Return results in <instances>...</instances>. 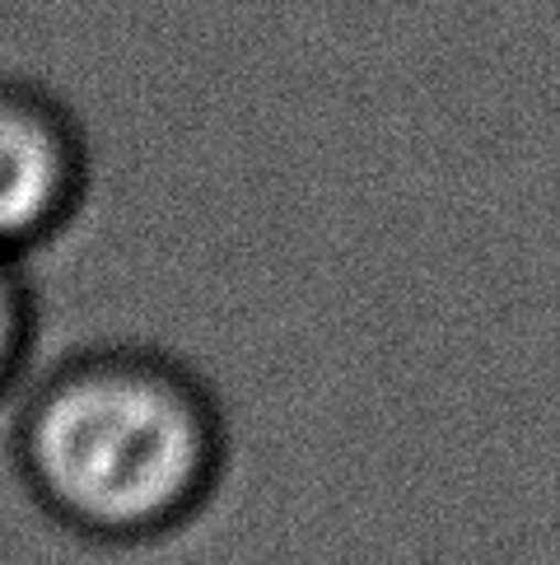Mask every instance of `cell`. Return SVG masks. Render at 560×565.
Segmentation results:
<instances>
[{
    "mask_svg": "<svg viewBox=\"0 0 560 565\" xmlns=\"http://www.w3.org/2000/svg\"><path fill=\"white\" fill-rule=\"evenodd\" d=\"M62 196V150L24 113L0 108V244L43 225Z\"/></svg>",
    "mask_w": 560,
    "mask_h": 565,
    "instance_id": "7a4b0ae2",
    "label": "cell"
},
{
    "mask_svg": "<svg viewBox=\"0 0 560 565\" xmlns=\"http://www.w3.org/2000/svg\"><path fill=\"white\" fill-rule=\"evenodd\" d=\"M10 341H14V299H10L6 276H0V365L10 355Z\"/></svg>",
    "mask_w": 560,
    "mask_h": 565,
    "instance_id": "3957f363",
    "label": "cell"
},
{
    "mask_svg": "<svg viewBox=\"0 0 560 565\" xmlns=\"http://www.w3.org/2000/svg\"><path fill=\"white\" fill-rule=\"evenodd\" d=\"M33 468L85 523L140 529L192 491L202 472V426L159 379L85 374L37 412Z\"/></svg>",
    "mask_w": 560,
    "mask_h": 565,
    "instance_id": "6da1fadb",
    "label": "cell"
}]
</instances>
